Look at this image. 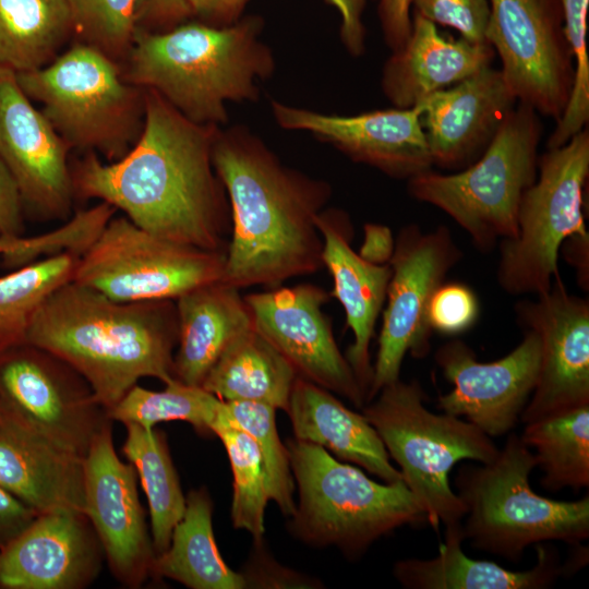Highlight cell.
<instances>
[{
	"mask_svg": "<svg viewBox=\"0 0 589 589\" xmlns=\"http://www.w3.org/2000/svg\"><path fill=\"white\" fill-rule=\"evenodd\" d=\"M142 133L121 159L89 152L72 172L74 194L99 199L159 238L225 251L231 230L226 190L213 165L220 127L197 124L144 88Z\"/></svg>",
	"mask_w": 589,
	"mask_h": 589,
	"instance_id": "6da1fadb",
	"label": "cell"
},
{
	"mask_svg": "<svg viewBox=\"0 0 589 589\" xmlns=\"http://www.w3.org/2000/svg\"><path fill=\"white\" fill-rule=\"evenodd\" d=\"M213 165L231 218L221 281L271 289L324 267L315 219L332 197L327 181L287 166L241 124L218 129Z\"/></svg>",
	"mask_w": 589,
	"mask_h": 589,
	"instance_id": "7a4b0ae2",
	"label": "cell"
},
{
	"mask_svg": "<svg viewBox=\"0 0 589 589\" xmlns=\"http://www.w3.org/2000/svg\"><path fill=\"white\" fill-rule=\"evenodd\" d=\"M26 342L76 370L108 412L143 377L175 380L177 309L173 300L115 301L70 280L40 304Z\"/></svg>",
	"mask_w": 589,
	"mask_h": 589,
	"instance_id": "3957f363",
	"label": "cell"
},
{
	"mask_svg": "<svg viewBox=\"0 0 589 589\" xmlns=\"http://www.w3.org/2000/svg\"><path fill=\"white\" fill-rule=\"evenodd\" d=\"M263 21L241 17L227 26L181 23L152 32L137 27L123 79L161 95L190 121L224 127L228 101H256L259 83L276 68L261 39Z\"/></svg>",
	"mask_w": 589,
	"mask_h": 589,
	"instance_id": "277c9868",
	"label": "cell"
},
{
	"mask_svg": "<svg viewBox=\"0 0 589 589\" xmlns=\"http://www.w3.org/2000/svg\"><path fill=\"white\" fill-rule=\"evenodd\" d=\"M286 446L299 496L288 529L303 543L357 560L396 529L428 524L402 480L376 482L309 442L291 438Z\"/></svg>",
	"mask_w": 589,
	"mask_h": 589,
	"instance_id": "5b68a950",
	"label": "cell"
},
{
	"mask_svg": "<svg viewBox=\"0 0 589 589\" xmlns=\"http://www.w3.org/2000/svg\"><path fill=\"white\" fill-rule=\"evenodd\" d=\"M536 467L532 450L510 433L494 460L458 469L456 494L466 508L461 528L473 548L519 562L531 544L575 546L589 538L588 494L577 501L537 494L529 482Z\"/></svg>",
	"mask_w": 589,
	"mask_h": 589,
	"instance_id": "8992f818",
	"label": "cell"
},
{
	"mask_svg": "<svg viewBox=\"0 0 589 589\" xmlns=\"http://www.w3.org/2000/svg\"><path fill=\"white\" fill-rule=\"evenodd\" d=\"M421 384L400 378L385 387L362 414L382 440L402 481L437 532L440 525L460 522L466 508L449 484V472L462 460L488 464L500 448L471 422L424 406Z\"/></svg>",
	"mask_w": 589,
	"mask_h": 589,
	"instance_id": "52a82bcc",
	"label": "cell"
},
{
	"mask_svg": "<svg viewBox=\"0 0 589 589\" xmlns=\"http://www.w3.org/2000/svg\"><path fill=\"white\" fill-rule=\"evenodd\" d=\"M540 115L517 103L484 153L465 169H433L407 180L417 201L446 213L481 252L517 233L521 199L538 173Z\"/></svg>",
	"mask_w": 589,
	"mask_h": 589,
	"instance_id": "ba28073f",
	"label": "cell"
},
{
	"mask_svg": "<svg viewBox=\"0 0 589 589\" xmlns=\"http://www.w3.org/2000/svg\"><path fill=\"white\" fill-rule=\"evenodd\" d=\"M20 87L70 148L98 152L110 163L127 155L144 124V88L128 83L118 63L83 43L40 69L16 73Z\"/></svg>",
	"mask_w": 589,
	"mask_h": 589,
	"instance_id": "9c48e42d",
	"label": "cell"
},
{
	"mask_svg": "<svg viewBox=\"0 0 589 589\" xmlns=\"http://www.w3.org/2000/svg\"><path fill=\"white\" fill-rule=\"evenodd\" d=\"M589 178L588 127L538 159L525 192L517 233L500 245L496 279L512 296L546 292L558 272V251L569 237L586 233L585 190Z\"/></svg>",
	"mask_w": 589,
	"mask_h": 589,
	"instance_id": "30bf717a",
	"label": "cell"
},
{
	"mask_svg": "<svg viewBox=\"0 0 589 589\" xmlns=\"http://www.w3.org/2000/svg\"><path fill=\"white\" fill-rule=\"evenodd\" d=\"M225 251L159 238L128 217H112L80 256L72 281L120 302L177 300L221 280Z\"/></svg>",
	"mask_w": 589,
	"mask_h": 589,
	"instance_id": "8fae6325",
	"label": "cell"
},
{
	"mask_svg": "<svg viewBox=\"0 0 589 589\" xmlns=\"http://www.w3.org/2000/svg\"><path fill=\"white\" fill-rule=\"evenodd\" d=\"M461 259L462 252L446 226L425 232L409 224L399 230L388 263L392 275L366 402L400 378L408 352L417 359L429 353L433 333L426 315L430 300Z\"/></svg>",
	"mask_w": 589,
	"mask_h": 589,
	"instance_id": "7c38bea8",
	"label": "cell"
},
{
	"mask_svg": "<svg viewBox=\"0 0 589 589\" xmlns=\"http://www.w3.org/2000/svg\"><path fill=\"white\" fill-rule=\"evenodd\" d=\"M0 396L7 413L82 457L112 421L76 370L26 341L0 351Z\"/></svg>",
	"mask_w": 589,
	"mask_h": 589,
	"instance_id": "4fadbf2b",
	"label": "cell"
},
{
	"mask_svg": "<svg viewBox=\"0 0 589 589\" xmlns=\"http://www.w3.org/2000/svg\"><path fill=\"white\" fill-rule=\"evenodd\" d=\"M485 37L517 100L556 122L574 82L561 0H490Z\"/></svg>",
	"mask_w": 589,
	"mask_h": 589,
	"instance_id": "5bb4252c",
	"label": "cell"
},
{
	"mask_svg": "<svg viewBox=\"0 0 589 589\" xmlns=\"http://www.w3.org/2000/svg\"><path fill=\"white\" fill-rule=\"evenodd\" d=\"M329 298L325 289L309 283L244 296L254 327L288 360L298 376L362 408L365 395L323 311Z\"/></svg>",
	"mask_w": 589,
	"mask_h": 589,
	"instance_id": "9a60e30c",
	"label": "cell"
},
{
	"mask_svg": "<svg viewBox=\"0 0 589 589\" xmlns=\"http://www.w3.org/2000/svg\"><path fill=\"white\" fill-rule=\"evenodd\" d=\"M524 329L520 344L492 362H479L458 338L441 345L434 360L453 389L438 396L437 408L464 417L490 437L508 434L533 392L540 365V339Z\"/></svg>",
	"mask_w": 589,
	"mask_h": 589,
	"instance_id": "2e32d148",
	"label": "cell"
},
{
	"mask_svg": "<svg viewBox=\"0 0 589 589\" xmlns=\"http://www.w3.org/2000/svg\"><path fill=\"white\" fill-rule=\"evenodd\" d=\"M522 328L540 339L533 392L520 414L531 422L589 405V302L569 293L561 278L533 300L515 306Z\"/></svg>",
	"mask_w": 589,
	"mask_h": 589,
	"instance_id": "e0dca14e",
	"label": "cell"
},
{
	"mask_svg": "<svg viewBox=\"0 0 589 589\" xmlns=\"http://www.w3.org/2000/svg\"><path fill=\"white\" fill-rule=\"evenodd\" d=\"M111 426L112 421L103 426L84 456V513L113 577L128 588H140L153 577L156 553L139 498L136 471L118 457Z\"/></svg>",
	"mask_w": 589,
	"mask_h": 589,
	"instance_id": "ac0fdd59",
	"label": "cell"
},
{
	"mask_svg": "<svg viewBox=\"0 0 589 589\" xmlns=\"http://www.w3.org/2000/svg\"><path fill=\"white\" fill-rule=\"evenodd\" d=\"M70 147L29 101L16 73L0 68V159L15 179L24 208L63 220L74 200Z\"/></svg>",
	"mask_w": 589,
	"mask_h": 589,
	"instance_id": "d6986e66",
	"label": "cell"
},
{
	"mask_svg": "<svg viewBox=\"0 0 589 589\" xmlns=\"http://www.w3.org/2000/svg\"><path fill=\"white\" fill-rule=\"evenodd\" d=\"M272 112L280 128L308 132L354 163L392 178L409 180L433 167L421 123V104L340 116L273 100Z\"/></svg>",
	"mask_w": 589,
	"mask_h": 589,
	"instance_id": "ffe728a7",
	"label": "cell"
},
{
	"mask_svg": "<svg viewBox=\"0 0 589 589\" xmlns=\"http://www.w3.org/2000/svg\"><path fill=\"white\" fill-rule=\"evenodd\" d=\"M105 553L87 516L55 510L37 517L0 549L1 589H83Z\"/></svg>",
	"mask_w": 589,
	"mask_h": 589,
	"instance_id": "44dd1931",
	"label": "cell"
},
{
	"mask_svg": "<svg viewBox=\"0 0 589 589\" xmlns=\"http://www.w3.org/2000/svg\"><path fill=\"white\" fill-rule=\"evenodd\" d=\"M517 103L492 67L424 98L421 123L433 166L454 172L473 164Z\"/></svg>",
	"mask_w": 589,
	"mask_h": 589,
	"instance_id": "7402d4cb",
	"label": "cell"
},
{
	"mask_svg": "<svg viewBox=\"0 0 589 589\" xmlns=\"http://www.w3.org/2000/svg\"><path fill=\"white\" fill-rule=\"evenodd\" d=\"M315 225L323 239V266L334 283L330 296L342 305L346 324L353 334L345 357L366 402L373 374L370 344L386 300L392 269L389 264L366 262L351 248L353 229L345 211L325 207L316 216Z\"/></svg>",
	"mask_w": 589,
	"mask_h": 589,
	"instance_id": "603a6c76",
	"label": "cell"
},
{
	"mask_svg": "<svg viewBox=\"0 0 589 589\" xmlns=\"http://www.w3.org/2000/svg\"><path fill=\"white\" fill-rule=\"evenodd\" d=\"M0 486L37 514L84 513V457L53 444L2 410Z\"/></svg>",
	"mask_w": 589,
	"mask_h": 589,
	"instance_id": "cb8c5ba5",
	"label": "cell"
},
{
	"mask_svg": "<svg viewBox=\"0 0 589 589\" xmlns=\"http://www.w3.org/2000/svg\"><path fill=\"white\" fill-rule=\"evenodd\" d=\"M405 45L392 51L382 70L381 86L397 108H410L491 67L495 52L489 44H472L442 36L436 24L413 13Z\"/></svg>",
	"mask_w": 589,
	"mask_h": 589,
	"instance_id": "d4e9b609",
	"label": "cell"
},
{
	"mask_svg": "<svg viewBox=\"0 0 589 589\" xmlns=\"http://www.w3.org/2000/svg\"><path fill=\"white\" fill-rule=\"evenodd\" d=\"M286 412L294 438L322 446L384 482L402 480L372 424L362 412L347 408L332 392L297 376Z\"/></svg>",
	"mask_w": 589,
	"mask_h": 589,
	"instance_id": "484cf974",
	"label": "cell"
},
{
	"mask_svg": "<svg viewBox=\"0 0 589 589\" xmlns=\"http://www.w3.org/2000/svg\"><path fill=\"white\" fill-rule=\"evenodd\" d=\"M178 344L173 354V378L201 386L228 345L253 326L240 289L221 280L194 288L175 300Z\"/></svg>",
	"mask_w": 589,
	"mask_h": 589,
	"instance_id": "4316f807",
	"label": "cell"
},
{
	"mask_svg": "<svg viewBox=\"0 0 589 589\" xmlns=\"http://www.w3.org/2000/svg\"><path fill=\"white\" fill-rule=\"evenodd\" d=\"M461 521L445 526V540L432 558H406L393 567L396 580L407 589H544L562 576L554 548L538 545L537 563L527 570H509L490 562L468 557Z\"/></svg>",
	"mask_w": 589,
	"mask_h": 589,
	"instance_id": "83f0119b",
	"label": "cell"
},
{
	"mask_svg": "<svg viewBox=\"0 0 589 589\" xmlns=\"http://www.w3.org/2000/svg\"><path fill=\"white\" fill-rule=\"evenodd\" d=\"M297 376L288 360L253 325L228 345L202 387L223 401L263 402L287 411Z\"/></svg>",
	"mask_w": 589,
	"mask_h": 589,
	"instance_id": "f1b7e54d",
	"label": "cell"
},
{
	"mask_svg": "<svg viewBox=\"0 0 589 589\" xmlns=\"http://www.w3.org/2000/svg\"><path fill=\"white\" fill-rule=\"evenodd\" d=\"M212 515L207 489L190 491L168 549L156 555L153 577L169 578L191 589L245 588L241 574L232 570L219 553Z\"/></svg>",
	"mask_w": 589,
	"mask_h": 589,
	"instance_id": "f546056e",
	"label": "cell"
},
{
	"mask_svg": "<svg viewBox=\"0 0 589 589\" xmlns=\"http://www.w3.org/2000/svg\"><path fill=\"white\" fill-rule=\"evenodd\" d=\"M71 33L65 0H0V68L15 73L40 69Z\"/></svg>",
	"mask_w": 589,
	"mask_h": 589,
	"instance_id": "4dcf8cb0",
	"label": "cell"
},
{
	"mask_svg": "<svg viewBox=\"0 0 589 589\" xmlns=\"http://www.w3.org/2000/svg\"><path fill=\"white\" fill-rule=\"evenodd\" d=\"M122 446L125 458L134 467L146 494L151 536L156 555L165 552L172 531L185 510V496L173 466L166 434L158 429L125 424Z\"/></svg>",
	"mask_w": 589,
	"mask_h": 589,
	"instance_id": "1f68e13d",
	"label": "cell"
},
{
	"mask_svg": "<svg viewBox=\"0 0 589 589\" xmlns=\"http://www.w3.org/2000/svg\"><path fill=\"white\" fill-rule=\"evenodd\" d=\"M521 441L533 449L551 492L589 488V405L525 423Z\"/></svg>",
	"mask_w": 589,
	"mask_h": 589,
	"instance_id": "d6a6232c",
	"label": "cell"
},
{
	"mask_svg": "<svg viewBox=\"0 0 589 589\" xmlns=\"http://www.w3.org/2000/svg\"><path fill=\"white\" fill-rule=\"evenodd\" d=\"M79 259L63 252L0 277V351L26 341L36 311L52 291L72 280Z\"/></svg>",
	"mask_w": 589,
	"mask_h": 589,
	"instance_id": "836d02e7",
	"label": "cell"
},
{
	"mask_svg": "<svg viewBox=\"0 0 589 589\" xmlns=\"http://www.w3.org/2000/svg\"><path fill=\"white\" fill-rule=\"evenodd\" d=\"M225 402L201 386L185 385L177 380L165 384L161 390H151L134 385L108 411L112 421L137 424L151 430L166 421L190 423L201 435H214L213 428L219 419Z\"/></svg>",
	"mask_w": 589,
	"mask_h": 589,
	"instance_id": "e575fe53",
	"label": "cell"
},
{
	"mask_svg": "<svg viewBox=\"0 0 589 589\" xmlns=\"http://www.w3.org/2000/svg\"><path fill=\"white\" fill-rule=\"evenodd\" d=\"M213 433L223 442L232 471V526L247 530L254 540L261 539L265 532L264 514L269 498L259 447L245 431L231 422L226 404Z\"/></svg>",
	"mask_w": 589,
	"mask_h": 589,
	"instance_id": "d590c367",
	"label": "cell"
},
{
	"mask_svg": "<svg viewBox=\"0 0 589 589\" xmlns=\"http://www.w3.org/2000/svg\"><path fill=\"white\" fill-rule=\"evenodd\" d=\"M232 423L245 431L256 443L262 456L268 498L284 516L296 509L293 476L287 446L280 441L274 407L255 401H225Z\"/></svg>",
	"mask_w": 589,
	"mask_h": 589,
	"instance_id": "8d00e7d4",
	"label": "cell"
},
{
	"mask_svg": "<svg viewBox=\"0 0 589 589\" xmlns=\"http://www.w3.org/2000/svg\"><path fill=\"white\" fill-rule=\"evenodd\" d=\"M79 41L118 63L127 58L137 28L141 0H65Z\"/></svg>",
	"mask_w": 589,
	"mask_h": 589,
	"instance_id": "74e56055",
	"label": "cell"
},
{
	"mask_svg": "<svg viewBox=\"0 0 589 589\" xmlns=\"http://www.w3.org/2000/svg\"><path fill=\"white\" fill-rule=\"evenodd\" d=\"M564 33L574 61V82L567 105L546 141V148L564 145L588 127L589 55L587 16L589 0H561Z\"/></svg>",
	"mask_w": 589,
	"mask_h": 589,
	"instance_id": "f35d334b",
	"label": "cell"
},
{
	"mask_svg": "<svg viewBox=\"0 0 589 589\" xmlns=\"http://www.w3.org/2000/svg\"><path fill=\"white\" fill-rule=\"evenodd\" d=\"M414 13L454 28L472 44H488L490 0H412Z\"/></svg>",
	"mask_w": 589,
	"mask_h": 589,
	"instance_id": "ab89813d",
	"label": "cell"
},
{
	"mask_svg": "<svg viewBox=\"0 0 589 589\" xmlns=\"http://www.w3.org/2000/svg\"><path fill=\"white\" fill-rule=\"evenodd\" d=\"M428 322L433 332L456 336L470 329L480 315L476 292L461 283H443L428 306Z\"/></svg>",
	"mask_w": 589,
	"mask_h": 589,
	"instance_id": "60d3db41",
	"label": "cell"
},
{
	"mask_svg": "<svg viewBox=\"0 0 589 589\" xmlns=\"http://www.w3.org/2000/svg\"><path fill=\"white\" fill-rule=\"evenodd\" d=\"M263 538L254 540L249 560L239 572L245 588H320L317 579L280 565L266 549Z\"/></svg>",
	"mask_w": 589,
	"mask_h": 589,
	"instance_id": "b9f144b4",
	"label": "cell"
},
{
	"mask_svg": "<svg viewBox=\"0 0 589 589\" xmlns=\"http://www.w3.org/2000/svg\"><path fill=\"white\" fill-rule=\"evenodd\" d=\"M24 204L12 173L0 159V239L23 237Z\"/></svg>",
	"mask_w": 589,
	"mask_h": 589,
	"instance_id": "7bdbcfd3",
	"label": "cell"
},
{
	"mask_svg": "<svg viewBox=\"0 0 589 589\" xmlns=\"http://www.w3.org/2000/svg\"><path fill=\"white\" fill-rule=\"evenodd\" d=\"M412 0H380L378 15L384 40L392 51L407 41L412 26Z\"/></svg>",
	"mask_w": 589,
	"mask_h": 589,
	"instance_id": "ee69618b",
	"label": "cell"
},
{
	"mask_svg": "<svg viewBox=\"0 0 589 589\" xmlns=\"http://www.w3.org/2000/svg\"><path fill=\"white\" fill-rule=\"evenodd\" d=\"M340 15V40L352 57L365 50V27L362 14L365 0H326Z\"/></svg>",
	"mask_w": 589,
	"mask_h": 589,
	"instance_id": "f6af8a7d",
	"label": "cell"
},
{
	"mask_svg": "<svg viewBox=\"0 0 589 589\" xmlns=\"http://www.w3.org/2000/svg\"><path fill=\"white\" fill-rule=\"evenodd\" d=\"M192 16L188 0H141L137 27L147 24L170 29Z\"/></svg>",
	"mask_w": 589,
	"mask_h": 589,
	"instance_id": "bcb514c9",
	"label": "cell"
},
{
	"mask_svg": "<svg viewBox=\"0 0 589 589\" xmlns=\"http://www.w3.org/2000/svg\"><path fill=\"white\" fill-rule=\"evenodd\" d=\"M37 513L0 486V549L19 536Z\"/></svg>",
	"mask_w": 589,
	"mask_h": 589,
	"instance_id": "7dc6e473",
	"label": "cell"
},
{
	"mask_svg": "<svg viewBox=\"0 0 589 589\" xmlns=\"http://www.w3.org/2000/svg\"><path fill=\"white\" fill-rule=\"evenodd\" d=\"M250 0H188L191 14L214 26H227L242 17Z\"/></svg>",
	"mask_w": 589,
	"mask_h": 589,
	"instance_id": "c3c4849f",
	"label": "cell"
},
{
	"mask_svg": "<svg viewBox=\"0 0 589 589\" xmlns=\"http://www.w3.org/2000/svg\"><path fill=\"white\" fill-rule=\"evenodd\" d=\"M395 250L392 230L381 224L368 223L363 226V241L358 254L375 265L388 264Z\"/></svg>",
	"mask_w": 589,
	"mask_h": 589,
	"instance_id": "681fc988",
	"label": "cell"
},
{
	"mask_svg": "<svg viewBox=\"0 0 589 589\" xmlns=\"http://www.w3.org/2000/svg\"><path fill=\"white\" fill-rule=\"evenodd\" d=\"M561 249L565 260L577 271L578 281L584 289L589 285V233H578L566 239Z\"/></svg>",
	"mask_w": 589,
	"mask_h": 589,
	"instance_id": "f907efd6",
	"label": "cell"
},
{
	"mask_svg": "<svg viewBox=\"0 0 589 589\" xmlns=\"http://www.w3.org/2000/svg\"><path fill=\"white\" fill-rule=\"evenodd\" d=\"M22 244V237L0 239V259L14 253Z\"/></svg>",
	"mask_w": 589,
	"mask_h": 589,
	"instance_id": "816d5d0a",
	"label": "cell"
},
{
	"mask_svg": "<svg viewBox=\"0 0 589 589\" xmlns=\"http://www.w3.org/2000/svg\"><path fill=\"white\" fill-rule=\"evenodd\" d=\"M2 410H3V404H2L1 396H0V413L2 412Z\"/></svg>",
	"mask_w": 589,
	"mask_h": 589,
	"instance_id": "f5cc1de1",
	"label": "cell"
}]
</instances>
